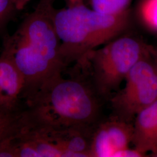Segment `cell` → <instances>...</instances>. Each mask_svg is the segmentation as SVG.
I'll list each match as a JSON object with an SVG mask.
<instances>
[{
	"mask_svg": "<svg viewBox=\"0 0 157 157\" xmlns=\"http://www.w3.org/2000/svg\"><path fill=\"white\" fill-rule=\"evenodd\" d=\"M51 0H40L12 35L3 38L1 52L8 56L22 74V100H30L40 87L65 67L60 54L61 42L54 26L56 10Z\"/></svg>",
	"mask_w": 157,
	"mask_h": 157,
	"instance_id": "6da1fadb",
	"label": "cell"
},
{
	"mask_svg": "<svg viewBox=\"0 0 157 157\" xmlns=\"http://www.w3.org/2000/svg\"><path fill=\"white\" fill-rule=\"evenodd\" d=\"M62 73L46 82L25 103V124L46 130L97 124L100 107L93 86L75 76L64 78Z\"/></svg>",
	"mask_w": 157,
	"mask_h": 157,
	"instance_id": "7a4b0ae2",
	"label": "cell"
},
{
	"mask_svg": "<svg viewBox=\"0 0 157 157\" xmlns=\"http://www.w3.org/2000/svg\"><path fill=\"white\" fill-rule=\"evenodd\" d=\"M130 21L129 10L113 15L102 13L84 4L56 10L54 23L65 67L73 62L82 64L90 52L124 32Z\"/></svg>",
	"mask_w": 157,
	"mask_h": 157,
	"instance_id": "3957f363",
	"label": "cell"
},
{
	"mask_svg": "<svg viewBox=\"0 0 157 157\" xmlns=\"http://www.w3.org/2000/svg\"><path fill=\"white\" fill-rule=\"evenodd\" d=\"M150 49L137 38L122 36L90 52L81 66L90 65L95 92L108 97L117 90L135 64L150 54Z\"/></svg>",
	"mask_w": 157,
	"mask_h": 157,
	"instance_id": "277c9868",
	"label": "cell"
},
{
	"mask_svg": "<svg viewBox=\"0 0 157 157\" xmlns=\"http://www.w3.org/2000/svg\"><path fill=\"white\" fill-rule=\"evenodd\" d=\"M150 54L142 58L130 70L126 84L111 99L113 117L132 122L141 110L157 100V61Z\"/></svg>",
	"mask_w": 157,
	"mask_h": 157,
	"instance_id": "5b68a950",
	"label": "cell"
},
{
	"mask_svg": "<svg viewBox=\"0 0 157 157\" xmlns=\"http://www.w3.org/2000/svg\"><path fill=\"white\" fill-rule=\"evenodd\" d=\"M133 132L132 122L113 117L107 121L97 124L91 142V157H112L115 152L129 147L132 142Z\"/></svg>",
	"mask_w": 157,
	"mask_h": 157,
	"instance_id": "8992f818",
	"label": "cell"
},
{
	"mask_svg": "<svg viewBox=\"0 0 157 157\" xmlns=\"http://www.w3.org/2000/svg\"><path fill=\"white\" fill-rule=\"evenodd\" d=\"M24 88L22 75L11 59L0 54V108L10 111L25 108L22 94Z\"/></svg>",
	"mask_w": 157,
	"mask_h": 157,
	"instance_id": "52a82bcc",
	"label": "cell"
},
{
	"mask_svg": "<svg viewBox=\"0 0 157 157\" xmlns=\"http://www.w3.org/2000/svg\"><path fill=\"white\" fill-rule=\"evenodd\" d=\"M96 125L40 129L44 131L50 140L65 152L66 157H90L91 142Z\"/></svg>",
	"mask_w": 157,
	"mask_h": 157,
	"instance_id": "ba28073f",
	"label": "cell"
},
{
	"mask_svg": "<svg viewBox=\"0 0 157 157\" xmlns=\"http://www.w3.org/2000/svg\"><path fill=\"white\" fill-rule=\"evenodd\" d=\"M132 143L146 154L157 150V100L139 112L135 118Z\"/></svg>",
	"mask_w": 157,
	"mask_h": 157,
	"instance_id": "9c48e42d",
	"label": "cell"
},
{
	"mask_svg": "<svg viewBox=\"0 0 157 157\" xmlns=\"http://www.w3.org/2000/svg\"><path fill=\"white\" fill-rule=\"evenodd\" d=\"M23 109L10 111L0 108V144L17 133L22 124Z\"/></svg>",
	"mask_w": 157,
	"mask_h": 157,
	"instance_id": "30bf717a",
	"label": "cell"
},
{
	"mask_svg": "<svg viewBox=\"0 0 157 157\" xmlns=\"http://www.w3.org/2000/svg\"><path fill=\"white\" fill-rule=\"evenodd\" d=\"M133 0H90L91 8L107 15H118L129 10Z\"/></svg>",
	"mask_w": 157,
	"mask_h": 157,
	"instance_id": "8fae6325",
	"label": "cell"
},
{
	"mask_svg": "<svg viewBox=\"0 0 157 157\" xmlns=\"http://www.w3.org/2000/svg\"><path fill=\"white\" fill-rule=\"evenodd\" d=\"M137 13L146 27L157 32V0H141Z\"/></svg>",
	"mask_w": 157,
	"mask_h": 157,
	"instance_id": "7c38bea8",
	"label": "cell"
},
{
	"mask_svg": "<svg viewBox=\"0 0 157 157\" xmlns=\"http://www.w3.org/2000/svg\"><path fill=\"white\" fill-rule=\"evenodd\" d=\"M15 11L17 10L12 0H0V34L4 32Z\"/></svg>",
	"mask_w": 157,
	"mask_h": 157,
	"instance_id": "4fadbf2b",
	"label": "cell"
},
{
	"mask_svg": "<svg viewBox=\"0 0 157 157\" xmlns=\"http://www.w3.org/2000/svg\"><path fill=\"white\" fill-rule=\"evenodd\" d=\"M146 155L136 148L132 149L128 147L115 152L112 157H145Z\"/></svg>",
	"mask_w": 157,
	"mask_h": 157,
	"instance_id": "5bb4252c",
	"label": "cell"
},
{
	"mask_svg": "<svg viewBox=\"0 0 157 157\" xmlns=\"http://www.w3.org/2000/svg\"><path fill=\"white\" fill-rule=\"evenodd\" d=\"M17 11H22L31 0H12Z\"/></svg>",
	"mask_w": 157,
	"mask_h": 157,
	"instance_id": "9a60e30c",
	"label": "cell"
},
{
	"mask_svg": "<svg viewBox=\"0 0 157 157\" xmlns=\"http://www.w3.org/2000/svg\"><path fill=\"white\" fill-rule=\"evenodd\" d=\"M54 1V0H53ZM67 4V6H76L75 0H65Z\"/></svg>",
	"mask_w": 157,
	"mask_h": 157,
	"instance_id": "2e32d148",
	"label": "cell"
},
{
	"mask_svg": "<svg viewBox=\"0 0 157 157\" xmlns=\"http://www.w3.org/2000/svg\"><path fill=\"white\" fill-rule=\"evenodd\" d=\"M75 2H76V6L84 4V0H75Z\"/></svg>",
	"mask_w": 157,
	"mask_h": 157,
	"instance_id": "e0dca14e",
	"label": "cell"
},
{
	"mask_svg": "<svg viewBox=\"0 0 157 157\" xmlns=\"http://www.w3.org/2000/svg\"><path fill=\"white\" fill-rule=\"evenodd\" d=\"M150 156L153 157H157V150L151 152L150 154Z\"/></svg>",
	"mask_w": 157,
	"mask_h": 157,
	"instance_id": "ac0fdd59",
	"label": "cell"
}]
</instances>
